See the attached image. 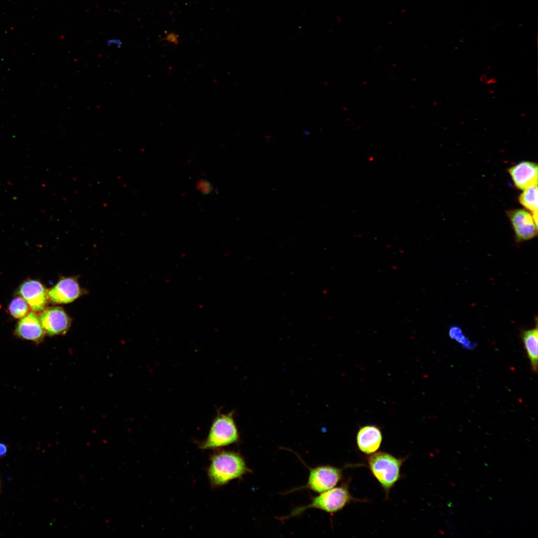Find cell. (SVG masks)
<instances>
[{
  "label": "cell",
  "instance_id": "obj_1",
  "mask_svg": "<svg viewBox=\"0 0 538 538\" xmlns=\"http://www.w3.org/2000/svg\"><path fill=\"white\" fill-rule=\"evenodd\" d=\"M251 472L243 457L233 451H221L211 458L208 475L213 486H221Z\"/></svg>",
  "mask_w": 538,
  "mask_h": 538
},
{
  "label": "cell",
  "instance_id": "obj_2",
  "mask_svg": "<svg viewBox=\"0 0 538 538\" xmlns=\"http://www.w3.org/2000/svg\"><path fill=\"white\" fill-rule=\"evenodd\" d=\"M239 433L233 411L228 413L218 410L206 439L200 445L202 449H216L237 442Z\"/></svg>",
  "mask_w": 538,
  "mask_h": 538
},
{
  "label": "cell",
  "instance_id": "obj_3",
  "mask_svg": "<svg viewBox=\"0 0 538 538\" xmlns=\"http://www.w3.org/2000/svg\"><path fill=\"white\" fill-rule=\"evenodd\" d=\"M348 490L347 484L331 488L311 499V503L306 506L294 509L290 514L280 518L282 521L299 516L308 509H317L333 514L343 509L351 501L354 500Z\"/></svg>",
  "mask_w": 538,
  "mask_h": 538
},
{
  "label": "cell",
  "instance_id": "obj_4",
  "mask_svg": "<svg viewBox=\"0 0 538 538\" xmlns=\"http://www.w3.org/2000/svg\"><path fill=\"white\" fill-rule=\"evenodd\" d=\"M403 459L385 452L372 454L368 458L370 470L387 494L400 478Z\"/></svg>",
  "mask_w": 538,
  "mask_h": 538
},
{
  "label": "cell",
  "instance_id": "obj_5",
  "mask_svg": "<svg viewBox=\"0 0 538 538\" xmlns=\"http://www.w3.org/2000/svg\"><path fill=\"white\" fill-rule=\"evenodd\" d=\"M342 478V470L331 466H319L310 469L306 485L302 488L320 493L334 488Z\"/></svg>",
  "mask_w": 538,
  "mask_h": 538
},
{
  "label": "cell",
  "instance_id": "obj_6",
  "mask_svg": "<svg viewBox=\"0 0 538 538\" xmlns=\"http://www.w3.org/2000/svg\"><path fill=\"white\" fill-rule=\"evenodd\" d=\"M39 318L45 332L50 335L65 334L71 323V318L60 307L45 309Z\"/></svg>",
  "mask_w": 538,
  "mask_h": 538
},
{
  "label": "cell",
  "instance_id": "obj_7",
  "mask_svg": "<svg viewBox=\"0 0 538 538\" xmlns=\"http://www.w3.org/2000/svg\"><path fill=\"white\" fill-rule=\"evenodd\" d=\"M516 240L518 242L531 240L538 233V225L533 215L524 209H514L507 212Z\"/></svg>",
  "mask_w": 538,
  "mask_h": 538
},
{
  "label": "cell",
  "instance_id": "obj_8",
  "mask_svg": "<svg viewBox=\"0 0 538 538\" xmlns=\"http://www.w3.org/2000/svg\"><path fill=\"white\" fill-rule=\"evenodd\" d=\"M18 293L34 311H43L48 298V291L39 281L29 279L22 283Z\"/></svg>",
  "mask_w": 538,
  "mask_h": 538
},
{
  "label": "cell",
  "instance_id": "obj_9",
  "mask_svg": "<svg viewBox=\"0 0 538 538\" xmlns=\"http://www.w3.org/2000/svg\"><path fill=\"white\" fill-rule=\"evenodd\" d=\"M81 289L77 280L73 277L61 279L48 291L49 299L55 304H66L73 302L81 294Z\"/></svg>",
  "mask_w": 538,
  "mask_h": 538
},
{
  "label": "cell",
  "instance_id": "obj_10",
  "mask_svg": "<svg viewBox=\"0 0 538 538\" xmlns=\"http://www.w3.org/2000/svg\"><path fill=\"white\" fill-rule=\"evenodd\" d=\"M515 185L525 190L538 185V165L531 161H522L508 170Z\"/></svg>",
  "mask_w": 538,
  "mask_h": 538
},
{
  "label": "cell",
  "instance_id": "obj_11",
  "mask_svg": "<svg viewBox=\"0 0 538 538\" xmlns=\"http://www.w3.org/2000/svg\"><path fill=\"white\" fill-rule=\"evenodd\" d=\"M383 439L381 430L375 425L360 427L356 436L359 449L367 454H372L380 448Z\"/></svg>",
  "mask_w": 538,
  "mask_h": 538
},
{
  "label": "cell",
  "instance_id": "obj_12",
  "mask_svg": "<svg viewBox=\"0 0 538 538\" xmlns=\"http://www.w3.org/2000/svg\"><path fill=\"white\" fill-rule=\"evenodd\" d=\"M15 333L21 338L38 342L43 339L45 331L39 317L31 312L18 322Z\"/></svg>",
  "mask_w": 538,
  "mask_h": 538
},
{
  "label": "cell",
  "instance_id": "obj_13",
  "mask_svg": "<svg viewBox=\"0 0 538 538\" xmlns=\"http://www.w3.org/2000/svg\"><path fill=\"white\" fill-rule=\"evenodd\" d=\"M521 336L527 356L530 361L532 371L535 373H537L538 363V331L537 325L535 328L523 330Z\"/></svg>",
  "mask_w": 538,
  "mask_h": 538
},
{
  "label": "cell",
  "instance_id": "obj_14",
  "mask_svg": "<svg viewBox=\"0 0 538 538\" xmlns=\"http://www.w3.org/2000/svg\"><path fill=\"white\" fill-rule=\"evenodd\" d=\"M519 201L532 214L538 213V185L524 190L519 197Z\"/></svg>",
  "mask_w": 538,
  "mask_h": 538
},
{
  "label": "cell",
  "instance_id": "obj_15",
  "mask_svg": "<svg viewBox=\"0 0 538 538\" xmlns=\"http://www.w3.org/2000/svg\"><path fill=\"white\" fill-rule=\"evenodd\" d=\"M29 306L27 302L21 297L13 299L8 305V311L13 317L21 319L29 313Z\"/></svg>",
  "mask_w": 538,
  "mask_h": 538
},
{
  "label": "cell",
  "instance_id": "obj_16",
  "mask_svg": "<svg viewBox=\"0 0 538 538\" xmlns=\"http://www.w3.org/2000/svg\"><path fill=\"white\" fill-rule=\"evenodd\" d=\"M448 334L452 339L454 340L465 349L473 350L476 346V343L467 338L459 326L450 327Z\"/></svg>",
  "mask_w": 538,
  "mask_h": 538
},
{
  "label": "cell",
  "instance_id": "obj_17",
  "mask_svg": "<svg viewBox=\"0 0 538 538\" xmlns=\"http://www.w3.org/2000/svg\"><path fill=\"white\" fill-rule=\"evenodd\" d=\"M196 189L203 195L210 194L213 189L211 183L205 179H199L196 185Z\"/></svg>",
  "mask_w": 538,
  "mask_h": 538
},
{
  "label": "cell",
  "instance_id": "obj_18",
  "mask_svg": "<svg viewBox=\"0 0 538 538\" xmlns=\"http://www.w3.org/2000/svg\"><path fill=\"white\" fill-rule=\"evenodd\" d=\"M7 446L3 443H0V457H3L7 452Z\"/></svg>",
  "mask_w": 538,
  "mask_h": 538
}]
</instances>
